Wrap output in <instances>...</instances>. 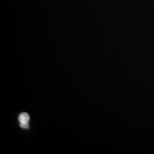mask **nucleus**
<instances>
[{
    "label": "nucleus",
    "instance_id": "1",
    "mask_svg": "<svg viewBox=\"0 0 154 154\" xmlns=\"http://www.w3.org/2000/svg\"><path fill=\"white\" fill-rule=\"evenodd\" d=\"M30 116L26 112H22L18 117V120L20 123H29L30 120Z\"/></svg>",
    "mask_w": 154,
    "mask_h": 154
},
{
    "label": "nucleus",
    "instance_id": "2",
    "mask_svg": "<svg viewBox=\"0 0 154 154\" xmlns=\"http://www.w3.org/2000/svg\"><path fill=\"white\" fill-rule=\"evenodd\" d=\"M20 126L22 128L28 129L29 127V123H20Z\"/></svg>",
    "mask_w": 154,
    "mask_h": 154
}]
</instances>
